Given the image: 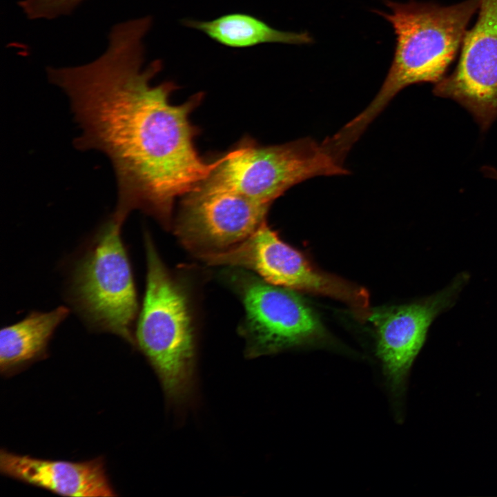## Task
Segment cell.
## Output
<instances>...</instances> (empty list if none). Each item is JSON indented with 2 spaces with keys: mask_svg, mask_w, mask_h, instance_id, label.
Wrapping results in <instances>:
<instances>
[{
  "mask_svg": "<svg viewBox=\"0 0 497 497\" xmlns=\"http://www.w3.org/2000/svg\"><path fill=\"white\" fill-rule=\"evenodd\" d=\"M150 17L119 23L109 34L105 52L88 64L47 68L51 84L68 95L81 130L77 149L98 150L113 165L117 202L113 213L125 222L141 210L168 228L175 199L195 189L220 164L208 162L195 147L197 130L189 115L200 104L202 92L173 105V82L153 86L162 70L160 59L142 68L143 39Z\"/></svg>",
  "mask_w": 497,
  "mask_h": 497,
  "instance_id": "6da1fadb",
  "label": "cell"
},
{
  "mask_svg": "<svg viewBox=\"0 0 497 497\" xmlns=\"http://www.w3.org/2000/svg\"><path fill=\"white\" fill-rule=\"evenodd\" d=\"M480 0L449 6L411 0H385L389 12L376 10L392 26L396 35L393 58L375 98L342 131L356 142L389 102L408 86L440 81L461 47L467 25Z\"/></svg>",
  "mask_w": 497,
  "mask_h": 497,
  "instance_id": "7a4b0ae2",
  "label": "cell"
},
{
  "mask_svg": "<svg viewBox=\"0 0 497 497\" xmlns=\"http://www.w3.org/2000/svg\"><path fill=\"white\" fill-rule=\"evenodd\" d=\"M113 213L84 245L71 268L68 295L91 329L118 335L135 347L138 302L132 267Z\"/></svg>",
  "mask_w": 497,
  "mask_h": 497,
  "instance_id": "3957f363",
  "label": "cell"
},
{
  "mask_svg": "<svg viewBox=\"0 0 497 497\" xmlns=\"http://www.w3.org/2000/svg\"><path fill=\"white\" fill-rule=\"evenodd\" d=\"M144 243L146 286L135 342L157 373L166 399L179 404L189 397L193 382L195 340L188 300L148 233Z\"/></svg>",
  "mask_w": 497,
  "mask_h": 497,
  "instance_id": "277c9868",
  "label": "cell"
},
{
  "mask_svg": "<svg viewBox=\"0 0 497 497\" xmlns=\"http://www.w3.org/2000/svg\"><path fill=\"white\" fill-rule=\"evenodd\" d=\"M348 173L324 142L306 137L263 146L244 139L223 155L206 179L271 205L290 188L308 179Z\"/></svg>",
  "mask_w": 497,
  "mask_h": 497,
  "instance_id": "5b68a950",
  "label": "cell"
},
{
  "mask_svg": "<svg viewBox=\"0 0 497 497\" xmlns=\"http://www.w3.org/2000/svg\"><path fill=\"white\" fill-rule=\"evenodd\" d=\"M229 276L245 309L241 331L248 357L274 353L324 336L318 315L293 290L243 271Z\"/></svg>",
  "mask_w": 497,
  "mask_h": 497,
  "instance_id": "8992f818",
  "label": "cell"
},
{
  "mask_svg": "<svg viewBox=\"0 0 497 497\" xmlns=\"http://www.w3.org/2000/svg\"><path fill=\"white\" fill-rule=\"evenodd\" d=\"M184 197L175 232L199 257L248 237L265 222L270 206L206 179Z\"/></svg>",
  "mask_w": 497,
  "mask_h": 497,
  "instance_id": "52a82bcc",
  "label": "cell"
},
{
  "mask_svg": "<svg viewBox=\"0 0 497 497\" xmlns=\"http://www.w3.org/2000/svg\"><path fill=\"white\" fill-rule=\"evenodd\" d=\"M433 92L465 108L483 131L497 118V0H480L455 69L435 84Z\"/></svg>",
  "mask_w": 497,
  "mask_h": 497,
  "instance_id": "ba28073f",
  "label": "cell"
},
{
  "mask_svg": "<svg viewBox=\"0 0 497 497\" xmlns=\"http://www.w3.org/2000/svg\"><path fill=\"white\" fill-rule=\"evenodd\" d=\"M469 279L468 273H460L447 286L429 297L368 314L376 331L377 356L393 391L404 386L433 320L454 304Z\"/></svg>",
  "mask_w": 497,
  "mask_h": 497,
  "instance_id": "9c48e42d",
  "label": "cell"
},
{
  "mask_svg": "<svg viewBox=\"0 0 497 497\" xmlns=\"http://www.w3.org/2000/svg\"><path fill=\"white\" fill-rule=\"evenodd\" d=\"M0 471L6 476L64 496H117L101 457L84 462L55 460L1 449Z\"/></svg>",
  "mask_w": 497,
  "mask_h": 497,
  "instance_id": "30bf717a",
  "label": "cell"
},
{
  "mask_svg": "<svg viewBox=\"0 0 497 497\" xmlns=\"http://www.w3.org/2000/svg\"><path fill=\"white\" fill-rule=\"evenodd\" d=\"M69 314L60 306L50 311H32L21 320L3 327L0 333V371L8 376L47 355L56 329Z\"/></svg>",
  "mask_w": 497,
  "mask_h": 497,
  "instance_id": "8fae6325",
  "label": "cell"
},
{
  "mask_svg": "<svg viewBox=\"0 0 497 497\" xmlns=\"http://www.w3.org/2000/svg\"><path fill=\"white\" fill-rule=\"evenodd\" d=\"M183 24L197 30L211 39L231 48H246L263 43L306 45L313 42L311 35L275 29L249 14L233 13L211 21L184 19Z\"/></svg>",
  "mask_w": 497,
  "mask_h": 497,
  "instance_id": "7c38bea8",
  "label": "cell"
},
{
  "mask_svg": "<svg viewBox=\"0 0 497 497\" xmlns=\"http://www.w3.org/2000/svg\"><path fill=\"white\" fill-rule=\"evenodd\" d=\"M483 169V172L485 175L497 180V170L496 168L490 166H485Z\"/></svg>",
  "mask_w": 497,
  "mask_h": 497,
  "instance_id": "4fadbf2b",
  "label": "cell"
}]
</instances>
